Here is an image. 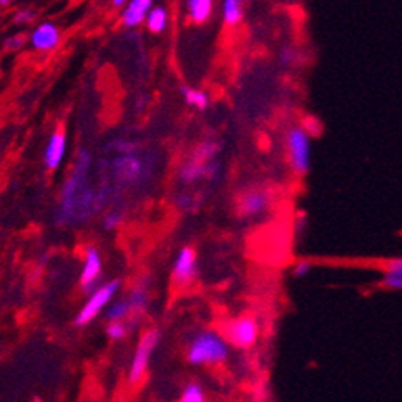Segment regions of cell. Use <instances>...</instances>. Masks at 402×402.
<instances>
[{"label":"cell","instance_id":"cell-7","mask_svg":"<svg viewBox=\"0 0 402 402\" xmlns=\"http://www.w3.org/2000/svg\"><path fill=\"white\" fill-rule=\"evenodd\" d=\"M119 287H120L119 281H112L105 284V286H100L96 290H93L92 297L88 298L85 306L82 308L81 313L76 317L77 326H85V324L95 319V317L103 311V308H106L107 303L112 300V297L116 295Z\"/></svg>","mask_w":402,"mask_h":402},{"label":"cell","instance_id":"cell-25","mask_svg":"<svg viewBox=\"0 0 402 402\" xmlns=\"http://www.w3.org/2000/svg\"><path fill=\"white\" fill-rule=\"evenodd\" d=\"M127 332H129L127 330V326L122 321H109V324H107L106 333L111 340H114V341L124 340V338L127 337Z\"/></svg>","mask_w":402,"mask_h":402},{"label":"cell","instance_id":"cell-9","mask_svg":"<svg viewBox=\"0 0 402 402\" xmlns=\"http://www.w3.org/2000/svg\"><path fill=\"white\" fill-rule=\"evenodd\" d=\"M199 276V260L198 252L193 247H183L176 255L173 263V284L176 287L184 288L193 284Z\"/></svg>","mask_w":402,"mask_h":402},{"label":"cell","instance_id":"cell-2","mask_svg":"<svg viewBox=\"0 0 402 402\" xmlns=\"http://www.w3.org/2000/svg\"><path fill=\"white\" fill-rule=\"evenodd\" d=\"M92 156L87 151H81L77 156L74 170L67 181L63 186V202L60 213H58V222L61 224H67L74 222V207H76V199L79 195L81 191L83 189V183H85L88 167H90Z\"/></svg>","mask_w":402,"mask_h":402},{"label":"cell","instance_id":"cell-16","mask_svg":"<svg viewBox=\"0 0 402 402\" xmlns=\"http://www.w3.org/2000/svg\"><path fill=\"white\" fill-rule=\"evenodd\" d=\"M250 0H223L222 18L223 23L229 28H236L242 23L245 17V7Z\"/></svg>","mask_w":402,"mask_h":402},{"label":"cell","instance_id":"cell-5","mask_svg":"<svg viewBox=\"0 0 402 402\" xmlns=\"http://www.w3.org/2000/svg\"><path fill=\"white\" fill-rule=\"evenodd\" d=\"M159 341H160L159 328H148V330L140 337L134 359H131L129 369V377H127L130 385H138L141 383V380L145 379V374L149 366V359L151 356H153L156 348H158Z\"/></svg>","mask_w":402,"mask_h":402},{"label":"cell","instance_id":"cell-1","mask_svg":"<svg viewBox=\"0 0 402 402\" xmlns=\"http://www.w3.org/2000/svg\"><path fill=\"white\" fill-rule=\"evenodd\" d=\"M231 345L223 337V333L215 330H202L195 333L191 340L186 357L191 366L215 367L228 361Z\"/></svg>","mask_w":402,"mask_h":402},{"label":"cell","instance_id":"cell-26","mask_svg":"<svg viewBox=\"0 0 402 402\" xmlns=\"http://www.w3.org/2000/svg\"><path fill=\"white\" fill-rule=\"evenodd\" d=\"M279 61H281V65L286 67L295 66L297 61H300V53H298L297 48L293 47H284L281 53H279Z\"/></svg>","mask_w":402,"mask_h":402},{"label":"cell","instance_id":"cell-15","mask_svg":"<svg viewBox=\"0 0 402 402\" xmlns=\"http://www.w3.org/2000/svg\"><path fill=\"white\" fill-rule=\"evenodd\" d=\"M215 0H186V13L193 24H205L213 14Z\"/></svg>","mask_w":402,"mask_h":402},{"label":"cell","instance_id":"cell-11","mask_svg":"<svg viewBox=\"0 0 402 402\" xmlns=\"http://www.w3.org/2000/svg\"><path fill=\"white\" fill-rule=\"evenodd\" d=\"M31 43L32 47L39 52H52L60 45L61 42V31L58 29L56 24L50 21H45L34 29L31 34Z\"/></svg>","mask_w":402,"mask_h":402},{"label":"cell","instance_id":"cell-13","mask_svg":"<svg viewBox=\"0 0 402 402\" xmlns=\"http://www.w3.org/2000/svg\"><path fill=\"white\" fill-rule=\"evenodd\" d=\"M153 8V0H129L122 10L120 21L125 28H138L145 23L146 14Z\"/></svg>","mask_w":402,"mask_h":402},{"label":"cell","instance_id":"cell-24","mask_svg":"<svg viewBox=\"0 0 402 402\" xmlns=\"http://www.w3.org/2000/svg\"><path fill=\"white\" fill-rule=\"evenodd\" d=\"M131 315V308L129 300H120L111 305L109 310L106 313V317L109 321H124L127 316Z\"/></svg>","mask_w":402,"mask_h":402},{"label":"cell","instance_id":"cell-14","mask_svg":"<svg viewBox=\"0 0 402 402\" xmlns=\"http://www.w3.org/2000/svg\"><path fill=\"white\" fill-rule=\"evenodd\" d=\"M66 154V134L63 129H58L56 131H53V135L48 140L47 149H45V165L48 170H55L61 165L63 159H65Z\"/></svg>","mask_w":402,"mask_h":402},{"label":"cell","instance_id":"cell-33","mask_svg":"<svg viewBox=\"0 0 402 402\" xmlns=\"http://www.w3.org/2000/svg\"><path fill=\"white\" fill-rule=\"evenodd\" d=\"M13 0H0V5H8V3H12Z\"/></svg>","mask_w":402,"mask_h":402},{"label":"cell","instance_id":"cell-20","mask_svg":"<svg viewBox=\"0 0 402 402\" xmlns=\"http://www.w3.org/2000/svg\"><path fill=\"white\" fill-rule=\"evenodd\" d=\"M222 146H220L218 141H213V140H207V141H202V143L195 146V149L191 153L189 158H193L195 160H200V162H210V160H215L218 158V154L222 153Z\"/></svg>","mask_w":402,"mask_h":402},{"label":"cell","instance_id":"cell-19","mask_svg":"<svg viewBox=\"0 0 402 402\" xmlns=\"http://www.w3.org/2000/svg\"><path fill=\"white\" fill-rule=\"evenodd\" d=\"M181 96H183L184 103L198 111H204L207 109L210 105V96L207 93L199 90V88H193V87H181Z\"/></svg>","mask_w":402,"mask_h":402},{"label":"cell","instance_id":"cell-28","mask_svg":"<svg viewBox=\"0 0 402 402\" xmlns=\"http://www.w3.org/2000/svg\"><path fill=\"white\" fill-rule=\"evenodd\" d=\"M124 222V212L122 210H112L105 217V228L106 229H114Z\"/></svg>","mask_w":402,"mask_h":402},{"label":"cell","instance_id":"cell-31","mask_svg":"<svg viewBox=\"0 0 402 402\" xmlns=\"http://www.w3.org/2000/svg\"><path fill=\"white\" fill-rule=\"evenodd\" d=\"M34 19H36V12L29 8L19 10V12L14 13V17H13V21L17 24H28V23H32Z\"/></svg>","mask_w":402,"mask_h":402},{"label":"cell","instance_id":"cell-30","mask_svg":"<svg viewBox=\"0 0 402 402\" xmlns=\"http://www.w3.org/2000/svg\"><path fill=\"white\" fill-rule=\"evenodd\" d=\"M111 148H114L117 153L120 154H130V153H136V143L134 141H125V140H117L114 143L111 145Z\"/></svg>","mask_w":402,"mask_h":402},{"label":"cell","instance_id":"cell-32","mask_svg":"<svg viewBox=\"0 0 402 402\" xmlns=\"http://www.w3.org/2000/svg\"><path fill=\"white\" fill-rule=\"evenodd\" d=\"M127 2H129V0H112V5H114L116 8H120V7H125Z\"/></svg>","mask_w":402,"mask_h":402},{"label":"cell","instance_id":"cell-8","mask_svg":"<svg viewBox=\"0 0 402 402\" xmlns=\"http://www.w3.org/2000/svg\"><path fill=\"white\" fill-rule=\"evenodd\" d=\"M222 173V164L215 159L210 162H200L193 158H188L183 165L180 167L178 178L183 184H195L199 181H217Z\"/></svg>","mask_w":402,"mask_h":402},{"label":"cell","instance_id":"cell-29","mask_svg":"<svg viewBox=\"0 0 402 402\" xmlns=\"http://www.w3.org/2000/svg\"><path fill=\"white\" fill-rule=\"evenodd\" d=\"M311 269H313V264L308 262V260H300V262H297L295 264H293L292 273L297 279H303L311 273Z\"/></svg>","mask_w":402,"mask_h":402},{"label":"cell","instance_id":"cell-22","mask_svg":"<svg viewBox=\"0 0 402 402\" xmlns=\"http://www.w3.org/2000/svg\"><path fill=\"white\" fill-rule=\"evenodd\" d=\"M205 399H207V396H205L204 386L198 381H189L180 396L181 402H204Z\"/></svg>","mask_w":402,"mask_h":402},{"label":"cell","instance_id":"cell-23","mask_svg":"<svg viewBox=\"0 0 402 402\" xmlns=\"http://www.w3.org/2000/svg\"><path fill=\"white\" fill-rule=\"evenodd\" d=\"M176 204L184 212H195V210H199L200 204H202V198H200V194H193L189 191H184V193H181L176 198Z\"/></svg>","mask_w":402,"mask_h":402},{"label":"cell","instance_id":"cell-6","mask_svg":"<svg viewBox=\"0 0 402 402\" xmlns=\"http://www.w3.org/2000/svg\"><path fill=\"white\" fill-rule=\"evenodd\" d=\"M271 193L266 188H248L236 200V213L241 218H257L271 207Z\"/></svg>","mask_w":402,"mask_h":402},{"label":"cell","instance_id":"cell-17","mask_svg":"<svg viewBox=\"0 0 402 402\" xmlns=\"http://www.w3.org/2000/svg\"><path fill=\"white\" fill-rule=\"evenodd\" d=\"M381 286H383V288H386V290H393V292L402 290V257L393 258L385 263Z\"/></svg>","mask_w":402,"mask_h":402},{"label":"cell","instance_id":"cell-27","mask_svg":"<svg viewBox=\"0 0 402 402\" xmlns=\"http://www.w3.org/2000/svg\"><path fill=\"white\" fill-rule=\"evenodd\" d=\"M26 41H28L26 34H17V36L8 37L7 41H5L3 45L10 52H18V50H21V48L24 47V43H26Z\"/></svg>","mask_w":402,"mask_h":402},{"label":"cell","instance_id":"cell-18","mask_svg":"<svg viewBox=\"0 0 402 402\" xmlns=\"http://www.w3.org/2000/svg\"><path fill=\"white\" fill-rule=\"evenodd\" d=\"M146 28L153 34H162L169 26V13L164 7H153L146 14Z\"/></svg>","mask_w":402,"mask_h":402},{"label":"cell","instance_id":"cell-21","mask_svg":"<svg viewBox=\"0 0 402 402\" xmlns=\"http://www.w3.org/2000/svg\"><path fill=\"white\" fill-rule=\"evenodd\" d=\"M129 303L131 313L136 316L141 315V313L146 310V306H148V288H146L145 282H140L138 286L131 290L129 295Z\"/></svg>","mask_w":402,"mask_h":402},{"label":"cell","instance_id":"cell-12","mask_svg":"<svg viewBox=\"0 0 402 402\" xmlns=\"http://www.w3.org/2000/svg\"><path fill=\"white\" fill-rule=\"evenodd\" d=\"M101 276V257L96 248H87L85 253V263H83V269L81 274V287L85 292L96 290L98 282H100Z\"/></svg>","mask_w":402,"mask_h":402},{"label":"cell","instance_id":"cell-10","mask_svg":"<svg viewBox=\"0 0 402 402\" xmlns=\"http://www.w3.org/2000/svg\"><path fill=\"white\" fill-rule=\"evenodd\" d=\"M114 171L117 180L124 183H140L148 175V169L143 159H140L135 153L122 154L114 160Z\"/></svg>","mask_w":402,"mask_h":402},{"label":"cell","instance_id":"cell-3","mask_svg":"<svg viewBox=\"0 0 402 402\" xmlns=\"http://www.w3.org/2000/svg\"><path fill=\"white\" fill-rule=\"evenodd\" d=\"M288 164L297 175H306L311 169V135L305 127L295 125L286 135Z\"/></svg>","mask_w":402,"mask_h":402},{"label":"cell","instance_id":"cell-4","mask_svg":"<svg viewBox=\"0 0 402 402\" xmlns=\"http://www.w3.org/2000/svg\"><path fill=\"white\" fill-rule=\"evenodd\" d=\"M223 337L233 348L248 350L260 338V324L252 316H237L224 322Z\"/></svg>","mask_w":402,"mask_h":402}]
</instances>
